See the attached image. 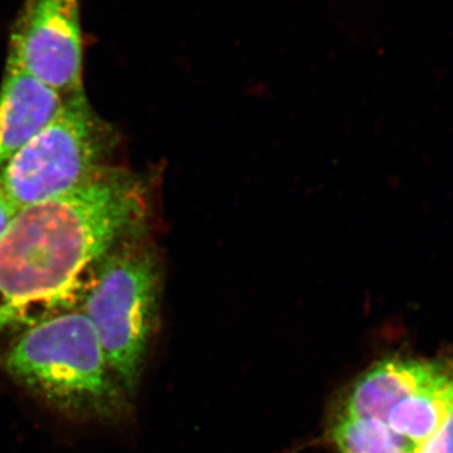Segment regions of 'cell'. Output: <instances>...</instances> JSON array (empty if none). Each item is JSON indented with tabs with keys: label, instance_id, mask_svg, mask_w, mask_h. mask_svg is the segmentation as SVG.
<instances>
[{
	"label": "cell",
	"instance_id": "obj_1",
	"mask_svg": "<svg viewBox=\"0 0 453 453\" xmlns=\"http://www.w3.org/2000/svg\"><path fill=\"white\" fill-rule=\"evenodd\" d=\"M159 183L155 173L111 166L67 195L17 211L0 234V344L81 309L115 247L154 237Z\"/></svg>",
	"mask_w": 453,
	"mask_h": 453
},
{
	"label": "cell",
	"instance_id": "obj_2",
	"mask_svg": "<svg viewBox=\"0 0 453 453\" xmlns=\"http://www.w3.org/2000/svg\"><path fill=\"white\" fill-rule=\"evenodd\" d=\"M2 365L20 388L65 418L115 423L129 413L130 396L81 309L20 333L3 351Z\"/></svg>",
	"mask_w": 453,
	"mask_h": 453
},
{
	"label": "cell",
	"instance_id": "obj_3",
	"mask_svg": "<svg viewBox=\"0 0 453 453\" xmlns=\"http://www.w3.org/2000/svg\"><path fill=\"white\" fill-rule=\"evenodd\" d=\"M164 276L165 264L154 237L125 241L101 265L81 306L107 365L130 398L159 321Z\"/></svg>",
	"mask_w": 453,
	"mask_h": 453
},
{
	"label": "cell",
	"instance_id": "obj_4",
	"mask_svg": "<svg viewBox=\"0 0 453 453\" xmlns=\"http://www.w3.org/2000/svg\"><path fill=\"white\" fill-rule=\"evenodd\" d=\"M115 146V133L85 91L65 98L52 120L0 170V193L17 211L67 195L113 166Z\"/></svg>",
	"mask_w": 453,
	"mask_h": 453
},
{
	"label": "cell",
	"instance_id": "obj_5",
	"mask_svg": "<svg viewBox=\"0 0 453 453\" xmlns=\"http://www.w3.org/2000/svg\"><path fill=\"white\" fill-rule=\"evenodd\" d=\"M7 64L64 100L81 94V0H25L12 28Z\"/></svg>",
	"mask_w": 453,
	"mask_h": 453
},
{
	"label": "cell",
	"instance_id": "obj_6",
	"mask_svg": "<svg viewBox=\"0 0 453 453\" xmlns=\"http://www.w3.org/2000/svg\"><path fill=\"white\" fill-rule=\"evenodd\" d=\"M64 104L46 85L7 64L0 86V170L50 120Z\"/></svg>",
	"mask_w": 453,
	"mask_h": 453
},
{
	"label": "cell",
	"instance_id": "obj_7",
	"mask_svg": "<svg viewBox=\"0 0 453 453\" xmlns=\"http://www.w3.org/2000/svg\"><path fill=\"white\" fill-rule=\"evenodd\" d=\"M449 363L451 360H383L357 381L342 414L386 422L396 404L440 377Z\"/></svg>",
	"mask_w": 453,
	"mask_h": 453
},
{
	"label": "cell",
	"instance_id": "obj_8",
	"mask_svg": "<svg viewBox=\"0 0 453 453\" xmlns=\"http://www.w3.org/2000/svg\"><path fill=\"white\" fill-rule=\"evenodd\" d=\"M453 412V360L440 377L417 390L390 411L387 425L395 434L421 445Z\"/></svg>",
	"mask_w": 453,
	"mask_h": 453
},
{
	"label": "cell",
	"instance_id": "obj_9",
	"mask_svg": "<svg viewBox=\"0 0 453 453\" xmlns=\"http://www.w3.org/2000/svg\"><path fill=\"white\" fill-rule=\"evenodd\" d=\"M332 437L340 453H412L416 447L380 419L345 414L334 426Z\"/></svg>",
	"mask_w": 453,
	"mask_h": 453
},
{
	"label": "cell",
	"instance_id": "obj_10",
	"mask_svg": "<svg viewBox=\"0 0 453 453\" xmlns=\"http://www.w3.org/2000/svg\"><path fill=\"white\" fill-rule=\"evenodd\" d=\"M412 453H453V412L436 434L414 447Z\"/></svg>",
	"mask_w": 453,
	"mask_h": 453
},
{
	"label": "cell",
	"instance_id": "obj_11",
	"mask_svg": "<svg viewBox=\"0 0 453 453\" xmlns=\"http://www.w3.org/2000/svg\"><path fill=\"white\" fill-rule=\"evenodd\" d=\"M17 211L12 207L7 199L0 193V234L7 228L9 222L16 216Z\"/></svg>",
	"mask_w": 453,
	"mask_h": 453
}]
</instances>
